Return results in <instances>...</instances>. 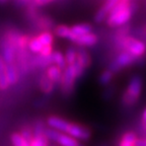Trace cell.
Returning <instances> with one entry per match:
<instances>
[{
    "label": "cell",
    "instance_id": "cell-1",
    "mask_svg": "<svg viewBox=\"0 0 146 146\" xmlns=\"http://www.w3.org/2000/svg\"><path fill=\"white\" fill-rule=\"evenodd\" d=\"M135 5L131 1H122L120 0L110 11L107 17V25L110 27L117 29L122 25H127L135 11Z\"/></svg>",
    "mask_w": 146,
    "mask_h": 146
},
{
    "label": "cell",
    "instance_id": "cell-2",
    "mask_svg": "<svg viewBox=\"0 0 146 146\" xmlns=\"http://www.w3.org/2000/svg\"><path fill=\"white\" fill-rule=\"evenodd\" d=\"M85 69L82 66H80L76 61L71 65H67L66 68L62 72V77L60 80L62 94L65 96H69L72 94L73 89H74V84H75V80L81 77Z\"/></svg>",
    "mask_w": 146,
    "mask_h": 146
},
{
    "label": "cell",
    "instance_id": "cell-3",
    "mask_svg": "<svg viewBox=\"0 0 146 146\" xmlns=\"http://www.w3.org/2000/svg\"><path fill=\"white\" fill-rule=\"evenodd\" d=\"M116 47L121 51H127L139 59L146 54V44L142 40L132 36H125L116 38Z\"/></svg>",
    "mask_w": 146,
    "mask_h": 146
},
{
    "label": "cell",
    "instance_id": "cell-4",
    "mask_svg": "<svg viewBox=\"0 0 146 146\" xmlns=\"http://www.w3.org/2000/svg\"><path fill=\"white\" fill-rule=\"evenodd\" d=\"M142 91V78L139 75H134L129 80L125 92L122 96V103L125 106H133L139 100Z\"/></svg>",
    "mask_w": 146,
    "mask_h": 146
},
{
    "label": "cell",
    "instance_id": "cell-5",
    "mask_svg": "<svg viewBox=\"0 0 146 146\" xmlns=\"http://www.w3.org/2000/svg\"><path fill=\"white\" fill-rule=\"evenodd\" d=\"M137 60L138 59L135 56H133L132 54H130L129 52H127V51H121L118 54V56L110 63L109 69L111 71H113L114 73H116L121 70V69L134 64L135 62H137Z\"/></svg>",
    "mask_w": 146,
    "mask_h": 146
},
{
    "label": "cell",
    "instance_id": "cell-6",
    "mask_svg": "<svg viewBox=\"0 0 146 146\" xmlns=\"http://www.w3.org/2000/svg\"><path fill=\"white\" fill-rule=\"evenodd\" d=\"M49 139L46 136L45 127L41 122H36L33 128V137L29 141L30 146H48Z\"/></svg>",
    "mask_w": 146,
    "mask_h": 146
},
{
    "label": "cell",
    "instance_id": "cell-7",
    "mask_svg": "<svg viewBox=\"0 0 146 146\" xmlns=\"http://www.w3.org/2000/svg\"><path fill=\"white\" fill-rule=\"evenodd\" d=\"M65 133L70 135L73 138H75L76 140H82V141L89 139V137L91 135L90 130L87 127L79 125V124L70 123V122L67 125Z\"/></svg>",
    "mask_w": 146,
    "mask_h": 146
},
{
    "label": "cell",
    "instance_id": "cell-8",
    "mask_svg": "<svg viewBox=\"0 0 146 146\" xmlns=\"http://www.w3.org/2000/svg\"><path fill=\"white\" fill-rule=\"evenodd\" d=\"M0 48H1V57L4 60L6 64H12L15 63L16 60V51L15 48L11 44L9 43L4 36L0 41Z\"/></svg>",
    "mask_w": 146,
    "mask_h": 146
},
{
    "label": "cell",
    "instance_id": "cell-9",
    "mask_svg": "<svg viewBox=\"0 0 146 146\" xmlns=\"http://www.w3.org/2000/svg\"><path fill=\"white\" fill-rule=\"evenodd\" d=\"M98 42V36L94 33H88V34L82 35V36H76L75 41L73 42L77 46L80 47H92Z\"/></svg>",
    "mask_w": 146,
    "mask_h": 146
},
{
    "label": "cell",
    "instance_id": "cell-10",
    "mask_svg": "<svg viewBox=\"0 0 146 146\" xmlns=\"http://www.w3.org/2000/svg\"><path fill=\"white\" fill-rule=\"evenodd\" d=\"M47 123H48L49 127L54 129V130L65 133V130H66L69 121H67V120H65L63 118H60V117L51 116L47 119Z\"/></svg>",
    "mask_w": 146,
    "mask_h": 146
},
{
    "label": "cell",
    "instance_id": "cell-11",
    "mask_svg": "<svg viewBox=\"0 0 146 146\" xmlns=\"http://www.w3.org/2000/svg\"><path fill=\"white\" fill-rule=\"evenodd\" d=\"M77 52V56H76V62L79 64L80 66H82L84 69H86L87 67H89L90 65V55L87 52L86 49H84V47H80L78 46V48L76 49Z\"/></svg>",
    "mask_w": 146,
    "mask_h": 146
},
{
    "label": "cell",
    "instance_id": "cell-12",
    "mask_svg": "<svg viewBox=\"0 0 146 146\" xmlns=\"http://www.w3.org/2000/svg\"><path fill=\"white\" fill-rule=\"evenodd\" d=\"M34 23L39 29L43 30V32L44 31H50L51 29H54L55 27V21H53V18H51L48 15H41L40 14Z\"/></svg>",
    "mask_w": 146,
    "mask_h": 146
},
{
    "label": "cell",
    "instance_id": "cell-13",
    "mask_svg": "<svg viewBox=\"0 0 146 146\" xmlns=\"http://www.w3.org/2000/svg\"><path fill=\"white\" fill-rule=\"evenodd\" d=\"M45 74L48 76V78L51 81L54 82L55 84H57V83H60V80H61L62 69L59 68L57 65L52 64V65L47 67V71H46Z\"/></svg>",
    "mask_w": 146,
    "mask_h": 146
},
{
    "label": "cell",
    "instance_id": "cell-14",
    "mask_svg": "<svg viewBox=\"0 0 146 146\" xmlns=\"http://www.w3.org/2000/svg\"><path fill=\"white\" fill-rule=\"evenodd\" d=\"M6 70L9 85L16 84L18 81V77H19V71H18L17 65H15V63L6 64Z\"/></svg>",
    "mask_w": 146,
    "mask_h": 146
},
{
    "label": "cell",
    "instance_id": "cell-15",
    "mask_svg": "<svg viewBox=\"0 0 146 146\" xmlns=\"http://www.w3.org/2000/svg\"><path fill=\"white\" fill-rule=\"evenodd\" d=\"M10 86L7 78V70H6V63L2 57L0 56V89L5 90Z\"/></svg>",
    "mask_w": 146,
    "mask_h": 146
},
{
    "label": "cell",
    "instance_id": "cell-16",
    "mask_svg": "<svg viewBox=\"0 0 146 146\" xmlns=\"http://www.w3.org/2000/svg\"><path fill=\"white\" fill-rule=\"evenodd\" d=\"M70 31L73 35H75L76 36H82V35L88 34V33H91L92 31V25L90 23H78V25H73V27H70Z\"/></svg>",
    "mask_w": 146,
    "mask_h": 146
},
{
    "label": "cell",
    "instance_id": "cell-17",
    "mask_svg": "<svg viewBox=\"0 0 146 146\" xmlns=\"http://www.w3.org/2000/svg\"><path fill=\"white\" fill-rule=\"evenodd\" d=\"M55 83L48 78V76L44 74L40 79V88L45 94H51L55 89Z\"/></svg>",
    "mask_w": 146,
    "mask_h": 146
},
{
    "label": "cell",
    "instance_id": "cell-18",
    "mask_svg": "<svg viewBox=\"0 0 146 146\" xmlns=\"http://www.w3.org/2000/svg\"><path fill=\"white\" fill-rule=\"evenodd\" d=\"M137 136L133 132H126L119 141V146H135Z\"/></svg>",
    "mask_w": 146,
    "mask_h": 146
},
{
    "label": "cell",
    "instance_id": "cell-19",
    "mask_svg": "<svg viewBox=\"0 0 146 146\" xmlns=\"http://www.w3.org/2000/svg\"><path fill=\"white\" fill-rule=\"evenodd\" d=\"M51 58H52V63L55 64V65H57L62 70H64V69L66 68L67 64L66 61H65V57H64V55L61 52H59V51L53 52L51 54Z\"/></svg>",
    "mask_w": 146,
    "mask_h": 146
},
{
    "label": "cell",
    "instance_id": "cell-20",
    "mask_svg": "<svg viewBox=\"0 0 146 146\" xmlns=\"http://www.w3.org/2000/svg\"><path fill=\"white\" fill-rule=\"evenodd\" d=\"M36 38H38L40 43L43 46L53 45V43H54V35H53L50 31H44L41 34L38 35Z\"/></svg>",
    "mask_w": 146,
    "mask_h": 146
},
{
    "label": "cell",
    "instance_id": "cell-21",
    "mask_svg": "<svg viewBox=\"0 0 146 146\" xmlns=\"http://www.w3.org/2000/svg\"><path fill=\"white\" fill-rule=\"evenodd\" d=\"M53 33H54L55 36H59V38H68L69 35L71 34L70 27H67V25H55L54 29H53Z\"/></svg>",
    "mask_w": 146,
    "mask_h": 146
},
{
    "label": "cell",
    "instance_id": "cell-22",
    "mask_svg": "<svg viewBox=\"0 0 146 146\" xmlns=\"http://www.w3.org/2000/svg\"><path fill=\"white\" fill-rule=\"evenodd\" d=\"M43 47L44 46L40 43V41L38 40L36 36L31 38L30 41H29V44H27V48H29V50H30L32 53H36V54H39L40 51L42 50Z\"/></svg>",
    "mask_w": 146,
    "mask_h": 146
},
{
    "label": "cell",
    "instance_id": "cell-23",
    "mask_svg": "<svg viewBox=\"0 0 146 146\" xmlns=\"http://www.w3.org/2000/svg\"><path fill=\"white\" fill-rule=\"evenodd\" d=\"M113 77H114V72H113V71H111L110 69L104 70L103 72L100 73V77H98V81H100V84H102V85H107V84H109L110 82L112 81Z\"/></svg>",
    "mask_w": 146,
    "mask_h": 146
},
{
    "label": "cell",
    "instance_id": "cell-24",
    "mask_svg": "<svg viewBox=\"0 0 146 146\" xmlns=\"http://www.w3.org/2000/svg\"><path fill=\"white\" fill-rule=\"evenodd\" d=\"M76 56H77L76 49L73 47H69L65 53V61H66L67 65H71L74 63L76 61Z\"/></svg>",
    "mask_w": 146,
    "mask_h": 146
},
{
    "label": "cell",
    "instance_id": "cell-25",
    "mask_svg": "<svg viewBox=\"0 0 146 146\" xmlns=\"http://www.w3.org/2000/svg\"><path fill=\"white\" fill-rule=\"evenodd\" d=\"M108 15H109V13L106 11L103 7H100L98 11L96 12V14H94V19L96 23H104V21H106Z\"/></svg>",
    "mask_w": 146,
    "mask_h": 146
},
{
    "label": "cell",
    "instance_id": "cell-26",
    "mask_svg": "<svg viewBox=\"0 0 146 146\" xmlns=\"http://www.w3.org/2000/svg\"><path fill=\"white\" fill-rule=\"evenodd\" d=\"M53 53V46L52 45H48V46H44L42 50L40 51L39 55L42 57H49L51 56V54Z\"/></svg>",
    "mask_w": 146,
    "mask_h": 146
},
{
    "label": "cell",
    "instance_id": "cell-27",
    "mask_svg": "<svg viewBox=\"0 0 146 146\" xmlns=\"http://www.w3.org/2000/svg\"><path fill=\"white\" fill-rule=\"evenodd\" d=\"M21 134V136L29 142L31 140V138L33 137V129L30 127H25V128H23Z\"/></svg>",
    "mask_w": 146,
    "mask_h": 146
},
{
    "label": "cell",
    "instance_id": "cell-28",
    "mask_svg": "<svg viewBox=\"0 0 146 146\" xmlns=\"http://www.w3.org/2000/svg\"><path fill=\"white\" fill-rule=\"evenodd\" d=\"M52 1H54V0H33V3L36 6H44V5L51 3Z\"/></svg>",
    "mask_w": 146,
    "mask_h": 146
},
{
    "label": "cell",
    "instance_id": "cell-29",
    "mask_svg": "<svg viewBox=\"0 0 146 146\" xmlns=\"http://www.w3.org/2000/svg\"><path fill=\"white\" fill-rule=\"evenodd\" d=\"M135 146H146V138H137Z\"/></svg>",
    "mask_w": 146,
    "mask_h": 146
},
{
    "label": "cell",
    "instance_id": "cell-30",
    "mask_svg": "<svg viewBox=\"0 0 146 146\" xmlns=\"http://www.w3.org/2000/svg\"><path fill=\"white\" fill-rule=\"evenodd\" d=\"M142 121H143V124H144V125H146V109L144 110L143 115H142Z\"/></svg>",
    "mask_w": 146,
    "mask_h": 146
},
{
    "label": "cell",
    "instance_id": "cell-31",
    "mask_svg": "<svg viewBox=\"0 0 146 146\" xmlns=\"http://www.w3.org/2000/svg\"><path fill=\"white\" fill-rule=\"evenodd\" d=\"M7 2V0H0V4H4Z\"/></svg>",
    "mask_w": 146,
    "mask_h": 146
},
{
    "label": "cell",
    "instance_id": "cell-32",
    "mask_svg": "<svg viewBox=\"0 0 146 146\" xmlns=\"http://www.w3.org/2000/svg\"><path fill=\"white\" fill-rule=\"evenodd\" d=\"M21 146H30V145H29V142L27 141V142H25V143H23V145H21Z\"/></svg>",
    "mask_w": 146,
    "mask_h": 146
},
{
    "label": "cell",
    "instance_id": "cell-33",
    "mask_svg": "<svg viewBox=\"0 0 146 146\" xmlns=\"http://www.w3.org/2000/svg\"><path fill=\"white\" fill-rule=\"evenodd\" d=\"M78 146H84V145H83V144H80L79 143V145H78Z\"/></svg>",
    "mask_w": 146,
    "mask_h": 146
},
{
    "label": "cell",
    "instance_id": "cell-34",
    "mask_svg": "<svg viewBox=\"0 0 146 146\" xmlns=\"http://www.w3.org/2000/svg\"><path fill=\"white\" fill-rule=\"evenodd\" d=\"M122 1H130V0H122Z\"/></svg>",
    "mask_w": 146,
    "mask_h": 146
},
{
    "label": "cell",
    "instance_id": "cell-35",
    "mask_svg": "<svg viewBox=\"0 0 146 146\" xmlns=\"http://www.w3.org/2000/svg\"><path fill=\"white\" fill-rule=\"evenodd\" d=\"M145 126H146V125H145Z\"/></svg>",
    "mask_w": 146,
    "mask_h": 146
}]
</instances>
